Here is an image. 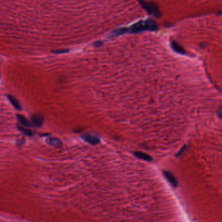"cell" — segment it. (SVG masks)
I'll use <instances>...</instances> for the list:
<instances>
[{
  "label": "cell",
  "mask_w": 222,
  "mask_h": 222,
  "mask_svg": "<svg viewBox=\"0 0 222 222\" xmlns=\"http://www.w3.org/2000/svg\"><path fill=\"white\" fill-rule=\"evenodd\" d=\"M41 0H0V37L28 47L40 28Z\"/></svg>",
  "instance_id": "obj_1"
},
{
  "label": "cell",
  "mask_w": 222,
  "mask_h": 222,
  "mask_svg": "<svg viewBox=\"0 0 222 222\" xmlns=\"http://www.w3.org/2000/svg\"><path fill=\"white\" fill-rule=\"evenodd\" d=\"M158 29L156 23L152 19L149 18L145 21H139L133 24L129 29V31L133 33H139L144 31H156Z\"/></svg>",
  "instance_id": "obj_2"
},
{
  "label": "cell",
  "mask_w": 222,
  "mask_h": 222,
  "mask_svg": "<svg viewBox=\"0 0 222 222\" xmlns=\"http://www.w3.org/2000/svg\"><path fill=\"white\" fill-rule=\"evenodd\" d=\"M82 139L92 145H97L99 144V142H100L98 137L92 135H89V134L82 136Z\"/></svg>",
  "instance_id": "obj_3"
},
{
  "label": "cell",
  "mask_w": 222,
  "mask_h": 222,
  "mask_svg": "<svg viewBox=\"0 0 222 222\" xmlns=\"http://www.w3.org/2000/svg\"><path fill=\"white\" fill-rule=\"evenodd\" d=\"M171 47L174 51L177 53H179V54L184 55L186 53L185 49H184L181 45H179L177 42L172 41L171 43Z\"/></svg>",
  "instance_id": "obj_4"
},
{
  "label": "cell",
  "mask_w": 222,
  "mask_h": 222,
  "mask_svg": "<svg viewBox=\"0 0 222 222\" xmlns=\"http://www.w3.org/2000/svg\"><path fill=\"white\" fill-rule=\"evenodd\" d=\"M163 174H164V176H165V177L166 178V179L168 180V181L169 182L172 186H173L174 187H176L177 186V180H176L175 177L170 173V172L164 171L163 172Z\"/></svg>",
  "instance_id": "obj_5"
},
{
  "label": "cell",
  "mask_w": 222,
  "mask_h": 222,
  "mask_svg": "<svg viewBox=\"0 0 222 222\" xmlns=\"http://www.w3.org/2000/svg\"><path fill=\"white\" fill-rule=\"evenodd\" d=\"M151 14H153L156 18L161 16V12L159 7L154 2H151Z\"/></svg>",
  "instance_id": "obj_6"
},
{
  "label": "cell",
  "mask_w": 222,
  "mask_h": 222,
  "mask_svg": "<svg viewBox=\"0 0 222 222\" xmlns=\"http://www.w3.org/2000/svg\"><path fill=\"white\" fill-rule=\"evenodd\" d=\"M129 31V29L128 28H121L119 29H116L115 30H114L113 31L110 33V37H118L120 36L121 34H124L126 33H127Z\"/></svg>",
  "instance_id": "obj_7"
},
{
  "label": "cell",
  "mask_w": 222,
  "mask_h": 222,
  "mask_svg": "<svg viewBox=\"0 0 222 222\" xmlns=\"http://www.w3.org/2000/svg\"><path fill=\"white\" fill-rule=\"evenodd\" d=\"M134 155H135L136 157H138L139 159L145 160V161H151V160H152V158L151 156L143 152L135 151V153H134Z\"/></svg>",
  "instance_id": "obj_8"
},
{
  "label": "cell",
  "mask_w": 222,
  "mask_h": 222,
  "mask_svg": "<svg viewBox=\"0 0 222 222\" xmlns=\"http://www.w3.org/2000/svg\"><path fill=\"white\" fill-rule=\"evenodd\" d=\"M47 142L50 145L57 148H60L62 145L61 141L58 139H55V138H49L47 139Z\"/></svg>",
  "instance_id": "obj_9"
},
{
  "label": "cell",
  "mask_w": 222,
  "mask_h": 222,
  "mask_svg": "<svg viewBox=\"0 0 222 222\" xmlns=\"http://www.w3.org/2000/svg\"><path fill=\"white\" fill-rule=\"evenodd\" d=\"M33 123L37 126H40L43 122V118L40 115H36L33 117Z\"/></svg>",
  "instance_id": "obj_10"
},
{
  "label": "cell",
  "mask_w": 222,
  "mask_h": 222,
  "mask_svg": "<svg viewBox=\"0 0 222 222\" xmlns=\"http://www.w3.org/2000/svg\"><path fill=\"white\" fill-rule=\"evenodd\" d=\"M217 115H218V118H220V119L222 120V106L220 107V108H219V109L218 110Z\"/></svg>",
  "instance_id": "obj_11"
},
{
  "label": "cell",
  "mask_w": 222,
  "mask_h": 222,
  "mask_svg": "<svg viewBox=\"0 0 222 222\" xmlns=\"http://www.w3.org/2000/svg\"><path fill=\"white\" fill-rule=\"evenodd\" d=\"M20 120L21 123H22L23 125H25V126H28V121H27V120L25 119L24 118L20 117Z\"/></svg>",
  "instance_id": "obj_12"
},
{
  "label": "cell",
  "mask_w": 222,
  "mask_h": 222,
  "mask_svg": "<svg viewBox=\"0 0 222 222\" xmlns=\"http://www.w3.org/2000/svg\"><path fill=\"white\" fill-rule=\"evenodd\" d=\"M10 99L11 102H12V103H13V104H14V105L15 107H16V108H18V109H20V107H19V105L18 104V103H17V102H16V101H15V100H14V99H13V98L10 97Z\"/></svg>",
  "instance_id": "obj_13"
},
{
  "label": "cell",
  "mask_w": 222,
  "mask_h": 222,
  "mask_svg": "<svg viewBox=\"0 0 222 222\" xmlns=\"http://www.w3.org/2000/svg\"><path fill=\"white\" fill-rule=\"evenodd\" d=\"M102 44V42L101 41H98V42H95L94 43V45L96 47H99V46H101V45Z\"/></svg>",
  "instance_id": "obj_14"
},
{
  "label": "cell",
  "mask_w": 222,
  "mask_h": 222,
  "mask_svg": "<svg viewBox=\"0 0 222 222\" xmlns=\"http://www.w3.org/2000/svg\"><path fill=\"white\" fill-rule=\"evenodd\" d=\"M68 51H66V50H58V51H55V53H65V52H67Z\"/></svg>",
  "instance_id": "obj_15"
}]
</instances>
